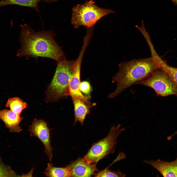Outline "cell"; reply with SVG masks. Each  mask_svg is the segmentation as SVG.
I'll use <instances>...</instances> for the list:
<instances>
[{"label":"cell","mask_w":177,"mask_h":177,"mask_svg":"<svg viewBox=\"0 0 177 177\" xmlns=\"http://www.w3.org/2000/svg\"><path fill=\"white\" fill-rule=\"evenodd\" d=\"M120 127L119 124L112 126L106 137L92 145L84 157L88 163L96 164L101 160L114 152L118 137L125 130L124 128L120 129Z\"/></svg>","instance_id":"5b68a950"},{"label":"cell","mask_w":177,"mask_h":177,"mask_svg":"<svg viewBox=\"0 0 177 177\" xmlns=\"http://www.w3.org/2000/svg\"><path fill=\"white\" fill-rule=\"evenodd\" d=\"M57 61L56 71L47 91L50 100H56L69 95V85L75 61L65 58Z\"/></svg>","instance_id":"3957f363"},{"label":"cell","mask_w":177,"mask_h":177,"mask_svg":"<svg viewBox=\"0 0 177 177\" xmlns=\"http://www.w3.org/2000/svg\"><path fill=\"white\" fill-rule=\"evenodd\" d=\"M28 131L31 137H37L42 142L45 147L44 152L49 161L51 162L53 149L50 143V130L46 122L42 120L35 119L29 126Z\"/></svg>","instance_id":"52a82bcc"},{"label":"cell","mask_w":177,"mask_h":177,"mask_svg":"<svg viewBox=\"0 0 177 177\" xmlns=\"http://www.w3.org/2000/svg\"><path fill=\"white\" fill-rule=\"evenodd\" d=\"M96 164L89 163L84 158L79 157L67 166L71 177H91L98 171Z\"/></svg>","instance_id":"ba28073f"},{"label":"cell","mask_w":177,"mask_h":177,"mask_svg":"<svg viewBox=\"0 0 177 177\" xmlns=\"http://www.w3.org/2000/svg\"><path fill=\"white\" fill-rule=\"evenodd\" d=\"M71 20L74 27L84 26L88 29L93 27L96 23L103 17L114 13L111 9L99 7L92 0L87 1L82 4H78L72 9Z\"/></svg>","instance_id":"277c9868"},{"label":"cell","mask_w":177,"mask_h":177,"mask_svg":"<svg viewBox=\"0 0 177 177\" xmlns=\"http://www.w3.org/2000/svg\"><path fill=\"white\" fill-rule=\"evenodd\" d=\"M14 174L0 163V177L14 176Z\"/></svg>","instance_id":"ac0fdd59"},{"label":"cell","mask_w":177,"mask_h":177,"mask_svg":"<svg viewBox=\"0 0 177 177\" xmlns=\"http://www.w3.org/2000/svg\"><path fill=\"white\" fill-rule=\"evenodd\" d=\"M71 97L74 112L75 119L73 124L75 125L79 121L83 125L86 116L90 113L91 107L79 98L75 96Z\"/></svg>","instance_id":"8fae6325"},{"label":"cell","mask_w":177,"mask_h":177,"mask_svg":"<svg viewBox=\"0 0 177 177\" xmlns=\"http://www.w3.org/2000/svg\"><path fill=\"white\" fill-rule=\"evenodd\" d=\"M173 2L177 6V0H172Z\"/></svg>","instance_id":"ffe728a7"},{"label":"cell","mask_w":177,"mask_h":177,"mask_svg":"<svg viewBox=\"0 0 177 177\" xmlns=\"http://www.w3.org/2000/svg\"><path fill=\"white\" fill-rule=\"evenodd\" d=\"M95 175V177H124L126 175L119 170L112 171L106 169L99 172Z\"/></svg>","instance_id":"2e32d148"},{"label":"cell","mask_w":177,"mask_h":177,"mask_svg":"<svg viewBox=\"0 0 177 177\" xmlns=\"http://www.w3.org/2000/svg\"><path fill=\"white\" fill-rule=\"evenodd\" d=\"M137 83L152 88L159 95L165 97L174 95L177 97V84L161 69L154 71Z\"/></svg>","instance_id":"8992f818"},{"label":"cell","mask_w":177,"mask_h":177,"mask_svg":"<svg viewBox=\"0 0 177 177\" xmlns=\"http://www.w3.org/2000/svg\"><path fill=\"white\" fill-rule=\"evenodd\" d=\"M20 42L21 47L18 50L19 57L50 58L58 61L65 58L61 48L54 39L55 34L51 31H35L26 24L20 25Z\"/></svg>","instance_id":"6da1fadb"},{"label":"cell","mask_w":177,"mask_h":177,"mask_svg":"<svg viewBox=\"0 0 177 177\" xmlns=\"http://www.w3.org/2000/svg\"><path fill=\"white\" fill-rule=\"evenodd\" d=\"M152 55L150 58L133 59L120 63L118 72L112 78V82L117 84V87L108 97H115L129 86L160 69V57L157 53Z\"/></svg>","instance_id":"7a4b0ae2"},{"label":"cell","mask_w":177,"mask_h":177,"mask_svg":"<svg viewBox=\"0 0 177 177\" xmlns=\"http://www.w3.org/2000/svg\"><path fill=\"white\" fill-rule=\"evenodd\" d=\"M176 134H177V130L175 131L173 134L170 136L168 137H167V139L168 140H170Z\"/></svg>","instance_id":"d6986e66"},{"label":"cell","mask_w":177,"mask_h":177,"mask_svg":"<svg viewBox=\"0 0 177 177\" xmlns=\"http://www.w3.org/2000/svg\"><path fill=\"white\" fill-rule=\"evenodd\" d=\"M44 174L46 176L48 177H71L67 166L63 167H55L51 163H48Z\"/></svg>","instance_id":"4fadbf2b"},{"label":"cell","mask_w":177,"mask_h":177,"mask_svg":"<svg viewBox=\"0 0 177 177\" xmlns=\"http://www.w3.org/2000/svg\"><path fill=\"white\" fill-rule=\"evenodd\" d=\"M144 162L152 166L164 177H177V157L171 162L156 160H144Z\"/></svg>","instance_id":"9c48e42d"},{"label":"cell","mask_w":177,"mask_h":177,"mask_svg":"<svg viewBox=\"0 0 177 177\" xmlns=\"http://www.w3.org/2000/svg\"><path fill=\"white\" fill-rule=\"evenodd\" d=\"M27 104L18 97L9 99L5 105V106L17 114L20 115L22 111L26 108Z\"/></svg>","instance_id":"5bb4252c"},{"label":"cell","mask_w":177,"mask_h":177,"mask_svg":"<svg viewBox=\"0 0 177 177\" xmlns=\"http://www.w3.org/2000/svg\"><path fill=\"white\" fill-rule=\"evenodd\" d=\"M160 69L165 71L172 79L177 84V68L169 65L162 59L160 61Z\"/></svg>","instance_id":"9a60e30c"},{"label":"cell","mask_w":177,"mask_h":177,"mask_svg":"<svg viewBox=\"0 0 177 177\" xmlns=\"http://www.w3.org/2000/svg\"><path fill=\"white\" fill-rule=\"evenodd\" d=\"M58 0H2L0 6L10 5H16L33 8L38 11V3L41 1L49 3L57 2Z\"/></svg>","instance_id":"7c38bea8"},{"label":"cell","mask_w":177,"mask_h":177,"mask_svg":"<svg viewBox=\"0 0 177 177\" xmlns=\"http://www.w3.org/2000/svg\"><path fill=\"white\" fill-rule=\"evenodd\" d=\"M0 119L4 122L10 132H19L22 130L19 124L23 118L10 109L0 110Z\"/></svg>","instance_id":"30bf717a"},{"label":"cell","mask_w":177,"mask_h":177,"mask_svg":"<svg viewBox=\"0 0 177 177\" xmlns=\"http://www.w3.org/2000/svg\"><path fill=\"white\" fill-rule=\"evenodd\" d=\"M79 88L80 91L85 97L88 99H90L92 88L89 82L84 81L80 82Z\"/></svg>","instance_id":"e0dca14e"}]
</instances>
